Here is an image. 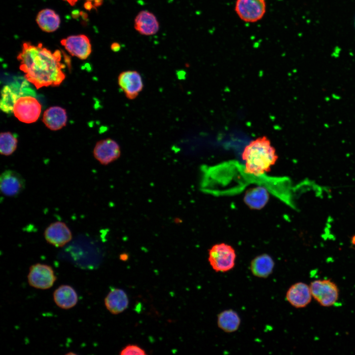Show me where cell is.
<instances>
[{
  "instance_id": "obj_1",
  "label": "cell",
  "mask_w": 355,
  "mask_h": 355,
  "mask_svg": "<svg viewBox=\"0 0 355 355\" xmlns=\"http://www.w3.org/2000/svg\"><path fill=\"white\" fill-rule=\"evenodd\" d=\"M62 54L59 50L52 53L41 43L34 45L29 42L23 44L17 59L20 70L25 77L36 89L43 87L58 86L65 79L61 63Z\"/></svg>"
},
{
  "instance_id": "obj_2",
  "label": "cell",
  "mask_w": 355,
  "mask_h": 355,
  "mask_svg": "<svg viewBox=\"0 0 355 355\" xmlns=\"http://www.w3.org/2000/svg\"><path fill=\"white\" fill-rule=\"evenodd\" d=\"M242 156L246 172L255 176L268 172L277 159L275 150L265 138L251 142L245 148Z\"/></svg>"
},
{
  "instance_id": "obj_3",
  "label": "cell",
  "mask_w": 355,
  "mask_h": 355,
  "mask_svg": "<svg viewBox=\"0 0 355 355\" xmlns=\"http://www.w3.org/2000/svg\"><path fill=\"white\" fill-rule=\"evenodd\" d=\"M236 257L235 251L231 246L220 243L213 246L209 250L208 260L215 272H225L233 268Z\"/></svg>"
},
{
  "instance_id": "obj_4",
  "label": "cell",
  "mask_w": 355,
  "mask_h": 355,
  "mask_svg": "<svg viewBox=\"0 0 355 355\" xmlns=\"http://www.w3.org/2000/svg\"><path fill=\"white\" fill-rule=\"evenodd\" d=\"M41 111V106L35 98L26 96L17 99L13 106L14 116L25 123L35 122L38 119Z\"/></svg>"
},
{
  "instance_id": "obj_5",
  "label": "cell",
  "mask_w": 355,
  "mask_h": 355,
  "mask_svg": "<svg viewBox=\"0 0 355 355\" xmlns=\"http://www.w3.org/2000/svg\"><path fill=\"white\" fill-rule=\"evenodd\" d=\"M312 297L322 306L333 305L339 298V289L330 280H318L310 285Z\"/></svg>"
},
{
  "instance_id": "obj_6",
  "label": "cell",
  "mask_w": 355,
  "mask_h": 355,
  "mask_svg": "<svg viewBox=\"0 0 355 355\" xmlns=\"http://www.w3.org/2000/svg\"><path fill=\"white\" fill-rule=\"evenodd\" d=\"M235 11L243 21L254 23L261 20L266 11L265 0H236Z\"/></svg>"
},
{
  "instance_id": "obj_7",
  "label": "cell",
  "mask_w": 355,
  "mask_h": 355,
  "mask_svg": "<svg viewBox=\"0 0 355 355\" xmlns=\"http://www.w3.org/2000/svg\"><path fill=\"white\" fill-rule=\"evenodd\" d=\"M27 278L30 286L40 289L50 288L56 280L52 268L49 265L41 263L32 265Z\"/></svg>"
},
{
  "instance_id": "obj_8",
  "label": "cell",
  "mask_w": 355,
  "mask_h": 355,
  "mask_svg": "<svg viewBox=\"0 0 355 355\" xmlns=\"http://www.w3.org/2000/svg\"><path fill=\"white\" fill-rule=\"evenodd\" d=\"M118 84L127 99H135L142 91L143 83L140 73L136 71L121 72L118 77Z\"/></svg>"
},
{
  "instance_id": "obj_9",
  "label": "cell",
  "mask_w": 355,
  "mask_h": 355,
  "mask_svg": "<svg viewBox=\"0 0 355 355\" xmlns=\"http://www.w3.org/2000/svg\"><path fill=\"white\" fill-rule=\"evenodd\" d=\"M61 43L71 55L81 60L87 59L91 53L90 40L84 35L68 36L63 39Z\"/></svg>"
},
{
  "instance_id": "obj_10",
  "label": "cell",
  "mask_w": 355,
  "mask_h": 355,
  "mask_svg": "<svg viewBox=\"0 0 355 355\" xmlns=\"http://www.w3.org/2000/svg\"><path fill=\"white\" fill-rule=\"evenodd\" d=\"M120 148L114 140L107 138L98 142L93 150L94 157L102 165H107L118 159Z\"/></svg>"
},
{
  "instance_id": "obj_11",
  "label": "cell",
  "mask_w": 355,
  "mask_h": 355,
  "mask_svg": "<svg viewBox=\"0 0 355 355\" xmlns=\"http://www.w3.org/2000/svg\"><path fill=\"white\" fill-rule=\"evenodd\" d=\"M25 180L18 172L10 170L4 171L0 177L1 193L6 196L15 197L25 188Z\"/></svg>"
},
{
  "instance_id": "obj_12",
  "label": "cell",
  "mask_w": 355,
  "mask_h": 355,
  "mask_svg": "<svg viewBox=\"0 0 355 355\" xmlns=\"http://www.w3.org/2000/svg\"><path fill=\"white\" fill-rule=\"evenodd\" d=\"M44 236L47 243L56 247L65 246L72 239L70 229L61 221L51 223L45 230Z\"/></svg>"
},
{
  "instance_id": "obj_13",
  "label": "cell",
  "mask_w": 355,
  "mask_h": 355,
  "mask_svg": "<svg viewBox=\"0 0 355 355\" xmlns=\"http://www.w3.org/2000/svg\"><path fill=\"white\" fill-rule=\"evenodd\" d=\"M312 297L310 285L302 282L296 283L292 285L286 293L287 301L296 308L307 306L311 302Z\"/></svg>"
},
{
  "instance_id": "obj_14",
  "label": "cell",
  "mask_w": 355,
  "mask_h": 355,
  "mask_svg": "<svg viewBox=\"0 0 355 355\" xmlns=\"http://www.w3.org/2000/svg\"><path fill=\"white\" fill-rule=\"evenodd\" d=\"M134 28L141 35L152 36L159 29V23L152 12L144 10L140 11L134 19Z\"/></svg>"
},
{
  "instance_id": "obj_15",
  "label": "cell",
  "mask_w": 355,
  "mask_h": 355,
  "mask_svg": "<svg viewBox=\"0 0 355 355\" xmlns=\"http://www.w3.org/2000/svg\"><path fill=\"white\" fill-rule=\"evenodd\" d=\"M104 301L107 310L114 315L124 312L129 305L127 294L120 288L112 289L105 297Z\"/></svg>"
},
{
  "instance_id": "obj_16",
  "label": "cell",
  "mask_w": 355,
  "mask_h": 355,
  "mask_svg": "<svg viewBox=\"0 0 355 355\" xmlns=\"http://www.w3.org/2000/svg\"><path fill=\"white\" fill-rule=\"evenodd\" d=\"M42 121L51 130H60L66 125L67 121L66 111L60 106H51L44 112Z\"/></svg>"
},
{
  "instance_id": "obj_17",
  "label": "cell",
  "mask_w": 355,
  "mask_h": 355,
  "mask_svg": "<svg viewBox=\"0 0 355 355\" xmlns=\"http://www.w3.org/2000/svg\"><path fill=\"white\" fill-rule=\"evenodd\" d=\"M53 299L59 308L67 310L76 305L78 296L72 287L69 285H62L54 291Z\"/></svg>"
},
{
  "instance_id": "obj_18",
  "label": "cell",
  "mask_w": 355,
  "mask_h": 355,
  "mask_svg": "<svg viewBox=\"0 0 355 355\" xmlns=\"http://www.w3.org/2000/svg\"><path fill=\"white\" fill-rule=\"evenodd\" d=\"M275 263L272 258L267 254L259 255L252 260L250 269L255 277L266 278L273 272Z\"/></svg>"
},
{
  "instance_id": "obj_19",
  "label": "cell",
  "mask_w": 355,
  "mask_h": 355,
  "mask_svg": "<svg viewBox=\"0 0 355 355\" xmlns=\"http://www.w3.org/2000/svg\"><path fill=\"white\" fill-rule=\"evenodd\" d=\"M36 22L42 31L53 32L59 27L60 19L55 11L45 8L38 12L36 17Z\"/></svg>"
},
{
  "instance_id": "obj_20",
  "label": "cell",
  "mask_w": 355,
  "mask_h": 355,
  "mask_svg": "<svg viewBox=\"0 0 355 355\" xmlns=\"http://www.w3.org/2000/svg\"><path fill=\"white\" fill-rule=\"evenodd\" d=\"M218 327L227 333L234 332L238 330L241 319L238 314L233 310H227L220 313L217 318Z\"/></svg>"
},
{
  "instance_id": "obj_21",
  "label": "cell",
  "mask_w": 355,
  "mask_h": 355,
  "mask_svg": "<svg viewBox=\"0 0 355 355\" xmlns=\"http://www.w3.org/2000/svg\"><path fill=\"white\" fill-rule=\"evenodd\" d=\"M269 194L266 189L257 186L248 190L244 197L245 203L253 209H261L267 203Z\"/></svg>"
},
{
  "instance_id": "obj_22",
  "label": "cell",
  "mask_w": 355,
  "mask_h": 355,
  "mask_svg": "<svg viewBox=\"0 0 355 355\" xmlns=\"http://www.w3.org/2000/svg\"><path fill=\"white\" fill-rule=\"evenodd\" d=\"M17 144V139L10 132L0 133V152L1 154L8 156L16 150Z\"/></svg>"
},
{
  "instance_id": "obj_23",
  "label": "cell",
  "mask_w": 355,
  "mask_h": 355,
  "mask_svg": "<svg viewBox=\"0 0 355 355\" xmlns=\"http://www.w3.org/2000/svg\"><path fill=\"white\" fill-rule=\"evenodd\" d=\"M144 350L137 345L130 344L125 346L120 353L121 355H145Z\"/></svg>"
},
{
  "instance_id": "obj_24",
  "label": "cell",
  "mask_w": 355,
  "mask_h": 355,
  "mask_svg": "<svg viewBox=\"0 0 355 355\" xmlns=\"http://www.w3.org/2000/svg\"><path fill=\"white\" fill-rule=\"evenodd\" d=\"M110 47H111V49L112 51H113L114 52H117V51H118L120 50V49L121 48V46L119 43L113 42L111 44Z\"/></svg>"
},
{
  "instance_id": "obj_25",
  "label": "cell",
  "mask_w": 355,
  "mask_h": 355,
  "mask_svg": "<svg viewBox=\"0 0 355 355\" xmlns=\"http://www.w3.org/2000/svg\"><path fill=\"white\" fill-rule=\"evenodd\" d=\"M85 8L87 10H90L94 5H93L91 1L87 0L84 4Z\"/></svg>"
},
{
  "instance_id": "obj_26",
  "label": "cell",
  "mask_w": 355,
  "mask_h": 355,
  "mask_svg": "<svg viewBox=\"0 0 355 355\" xmlns=\"http://www.w3.org/2000/svg\"><path fill=\"white\" fill-rule=\"evenodd\" d=\"M71 15L74 18H77L80 15V12L78 10H74L72 12Z\"/></svg>"
},
{
  "instance_id": "obj_27",
  "label": "cell",
  "mask_w": 355,
  "mask_h": 355,
  "mask_svg": "<svg viewBox=\"0 0 355 355\" xmlns=\"http://www.w3.org/2000/svg\"><path fill=\"white\" fill-rule=\"evenodd\" d=\"M94 6H99L103 3V0H94Z\"/></svg>"
},
{
  "instance_id": "obj_28",
  "label": "cell",
  "mask_w": 355,
  "mask_h": 355,
  "mask_svg": "<svg viewBox=\"0 0 355 355\" xmlns=\"http://www.w3.org/2000/svg\"><path fill=\"white\" fill-rule=\"evenodd\" d=\"M67 1L70 5H74L78 0H64Z\"/></svg>"
},
{
  "instance_id": "obj_29",
  "label": "cell",
  "mask_w": 355,
  "mask_h": 355,
  "mask_svg": "<svg viewBox=\"0 0 355 355\" xmlns=\"http://www.w3.org/2000/svg\"><path fill=\"white\" fill-rule=\"evenodd\" d=\"M332 97L333 99H335V100H340V99H341V97H340V96H338V95H336V94H332Z\"/></svg>"
},
{
  "instance_id": "obj_30",
  "label": "cell",
  "mask_w": 355,
  "mask_h": 355,
  "mask_svg": "<svg viewBox=\"0 0 355 355\" xmlns=\"http://www.w3.org/2000/svg\"><path fill=\"white\" fill-rule=\"evenodd\" d=\"M325 100L326 102L329 101L330 100V98H329L328 97H326L325 98Z\"/></svg>"
},
{
  "instance_id": "obj_31",
  "label": "cell",
  "mask_w": 355,
  "mask_h": 355,
  "mask_svg": "<svg viewBox=\"0 0 355 355\" xmlns=\"http://www.w3.org/2000/svg\"><path fill=\"white\" fill-rule=\"evenodd\" d=\"M324 126L325 127H326V128H328V127H329V125H328V124H327V123H325V124H324Z\"/></svg>"
},
{
  "instance_id": "obj_32",
  "label": "cell",
  "mask_w": 355,
  "mask_h": 355,
  "mask_svg": "<svg viewBox=\"0 0 355 355\" xmlns=\"http://www.w3.org/2000/svg\"><path fill=\"white\" fill-rule=\"evenodd\" d=\"M354 25H355V19Z\"/></svg>"
},
{
  "instance_id": "obj_33",
  "label": "cell",
  "mask_w": 355,
  "mask_h": 355,
  "mask_svg": "<svg viewBox=\"0 0 355 355\" xmlns=\"http://www.w3.org/2000/svg\"><path fill=\"white\" fill-rule=\"evenodd\" d=\"M87 0L92 1V0Z\"/></svg>"
}]
</instances>
